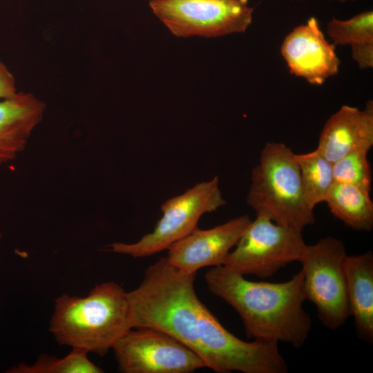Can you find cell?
<instances>
[{
    "label": "cell",
    "mask_w": 373,
    "mask_h": 373,
    "mask_svg": "<svg viewBox=\"0 0 373 373\" xmlns=\"http://www.w3.org/2000/svg\"><path fill=\"white\" fill-rule=\"evenodd\" d=\"M86 350L73 348L63 358L41 354L31 364L20 363L7 372L12 373H102L103 370L91 362Z\"/></svg>",
    "instance_id": "19"
},
{
    "label": "cell",
    "mask_w": 373,
    "mask_h": 373,
    "mask_svg": "<svg viewBox=\"0 0 373 373\" xmlns=\"http://www.w3.org/2000/svg\"><path fill=\"white\" fill-rule=\"evenodd\" d=\"M343 242L332 236L306 246L300 260L305 300L316 307L323 325L330 329L343 326L350 317Z\"/></svg>",
    "instance_id": "6"
},
{
    "label": "cell",
    "mask_w": 373,
    "mask_h": 373,
    "mask_svg": "<svg viewBox=\"0 0 373 373\" xmlns=\"http://www.w3.org/2000/svg\"><path fill=\"white\" fill-rule=\"evenodd\" d=\"M370 192L354 185L334 182L325 202L331 213L347 227L370 231L373 228V202Z\"/></svg>",
    "instance_id": "16"
},
{
    "label": "cell",
    "mask_w": 373,
    "mask_h": 373,
    "mask_svg": "<svg viewBox=\"0 0 373 373\" xmlns=\"http://www.w3.org/2000/svg\"><path fill=\"white\" fill-rule=\"evenodd\" d=\"M278 344L240 339L202 304L198 322L196 353L206 367L218 373H286L287 364Z\"/></svg>",
    "instance_id": "5"
},
{
    "label": "cell",
    "mask_w": 373,
    "mask_h": 373,
    "mask_svg": "<svg viewBox=\"0 0 373 373\" xmlns=\"http://www.w3.org/2000/svg\"><path fill=\"white\" fill-rule=\"evenodd\" d=\"M251 220L240 216L209 229H200L176 241L169 247V261L179 269L196 274L202 267L223 265Z\"/></svg>",
    "instance_id": "12"
},
{
    "label": "cell",
    "mask_w": 373,
    "mask_h": 373,
    "mask_svg": "<svg viewBox=\"0 0 373 373\" xmlns=\"http://www.w3.org/2000/svg\"><path fill=\"white\" fill-rule=\"evenodd\" d=\"M299 1H303V0H299ZM335 1H339V2L344 3V2H347V1H356V0H335Z\"/></svg>",
    "instance_id": "22"
},
{
    "label": "cell",
    "mask_w": 373,
    "mask_h": 373,
    "mask_svg": "<svg viewBox=\"0 0 373 373\" xmlns=\"http://www.w3.org/2000/svg\"><path fill=\"white\" fill-rule=\"evenodd\" d=\"M131 329L127 292L115 282L96 285L86 297L57 298L49 327L60 345L99 356Z\"/></svg>",
    "instance_id": "3"
},
{
    "label": "cell",
    "mask_w": 373,
    "mask_h": 373,
    "mask_svg": "<svg viewBox=\"0 0 373 373\" xmlns=\"http://www.w3.org/2000/svg\"><path fill=\"white\" fill-rule=\"evenodd\" d=\"M195 274L186 273L160 258L145 270L139 286L127 292L133 329H155L196 353L202 303L194 287Z\"/></svg>",
    "instance_id": "2"
},
{
    "label": "cell",
    "mask_w": 373,
    "mask_h": 373,
    "mask_svg": "<svg viewBox=\"0 0 373 373\" xmlns=\"http://www.w3.org/2000/svg\"><path fill=\"white\" fill-rule=\"evenodd\" d=\"M368 151H352L333 163L334 182L356 186L370 191L372 174Z\"/></svg>",
    "instance_id": "20"
},
{
    "label": "cell",
    "mask_w": 373,
    "mask_h": 373,
    "mask_svg": "<svg viewBox=\"0 0 373 373\" xmlns=\"http://www.w3.org/2000/svg\"><path fill=\"white\" fill-rule=\"evenodd\" d=\"M350 316L358 338L373 342V254L347 256L345 262Z\"/></svg>",
    "instance_id": "15"
},
{
    "label": "cell",
    "mask_w": 373,
    "mask_h": 373,
    "mask_svg": "<svg viewBox=\"0 0 373 373\" xmlns=\"http://www.w3.org/2000/svg\"><path fill=\"white\" fill-rule=\"evenodd\" d=\"M373 145V103L361 110L342 106L326 121L320 134L317 150L334 163L356 151H370Z\"/></svg>",
    "instance_id": "13"
},
{
    "label": "cell",
    "mask_w": 373,
    "mask_h": 373,
    "mask_svg": "<svg viewBox=\"0 0 373 373\" xmlns=\"http://www.w3.org/2000/svg\"><path fill=\"white\" fill-rule=\"evenodd\" d=\"M247 204L256 216L299 231L314 222L303 191L295 153L285 144L267 142L251 174Z\"/></svg>",
    "instance_id": "4"
},
{
    "label": "cell",
    "mask_w": 373,
    "mask_h": 373,
    "mask_svg": "<svg viewBox=\"0 0 373 373\" xmlns=\"http://www.w3.org/2000/svg\"><path fill=\"white\" fill-rule=\"evenodd\" d=\"M112 350L123 373H190L206 367L193 350L170 335L152 329H130Z\"/></svg>",
    "instance_id": "10"
},
{
    "label": "cell",
    "mask_w": 373,
    "mask_h": 373,
    "mask_svg": "<svg viewBox=\"0 0 373 373\" xmlns=\"http://www.w3.org/2000/svg\"><path fill=\"white\" fill-rule=\"evenodd\" d=\"M225 204L218 178L215 176L165 201L161 206L162 216L151 232L133 243H111L109 251L142 258L168 249L196 229L203 214L213 212Z\"/></svg>",
    "instance_id": "7"
},
{
    "label": "cell",
    "mask_w": 373,
    "mask_h": 373,
    "mask_svg": "<svg viewBox=\"0 0 373 373\" xmlns=\"http://www.w3.org/2000/svg\"><path fill=\"white\" fill-rule=\"evenodd\" d=\"M1 233H0V239H1Z\"/></svg>",
    "instance_id": "23"
},
{
    "label": "cell",
    "mask_w": 373,
    "mask_h": 373,
    "mask_svg": "<svg viewBox=\"0 0 373 373\" xmlns=\"http://www.w3.org/2000/svg\"><path fill=\"white\" fill-rule=\"evenodd\" d=\"M300 173L305 200L312 210L325 200L334 183L333 163L317 149L295 154Z\"/></svg>",
    "instance_id": "18"
},
{
    "label": "cell",
    "mask_w": 373,
    "mask_h": 373,
    "mask_svg": "<svg viewBox=\"0 0 373 373\" xmlns=\"http://www.w3.org/2000/svg\"><path fill=\"white\" fill-rule=\"evenodd\" d=\"M327 34L334 44L351 47L352 57L361 69L372 68V11L358 13L347 20L333 17L327 23Z\"/></svg>",
    "instance_id": "17"
},
{
    "label": "cell",
    "mask_w": 373,
    "mask_h": 373,
    "mask_svg": "<svg viewBox=\"0 0 373 373\" xmlns=\"http://www.w3.org/2000/svg\"><path fill=\"white\" fill-rule=\"evenodd\" d=\"M306 246L302 231L256 216L223 265L242 276L265 278L292 262H299Z\"/></svg>",
    "instance_id": "8"
},
{
    "label": "cell",
    "mask_w": 373,
    "mask_h": 373,
    "mask_svg": "<svg viewBox=\"0 0 373 373\" xmlns=\"http://www.w3.org/2000/svg\"><path fill=\"white\" fill-rule=\"evenodd\" d=\"M280 54L290 73L313 85H322L339 70L340 60L334 44L325 39L314 17L294 28L285 37Z\"/></svg>",
    "instance_id": "11"
},
{
    "label": "cell",
    "mask_w": 373,
    "mask_h": 373,
    "mask_svg": "<svg viewBox=\"0 0 373 373\" xmlns=\"http://www.w3.org/2000/svg\"><path fill=\"white\" fill-rule=\"evenodd\" d=\"M45 111L46 104L29 93L17 92L0 100V166L26 149Z\"/></svg>",
    "instance_id": "14"
},
{
    "label": "cell",
    "mask_w": 373,
    "mask_h": 373,
    "mask_svg": "<svg viewBox=\"0 0 373 373\" xmlns=\"http://www.w3.org/2000/svg\"><path fill=\"white\" fill-rule=\"evenodd\" d=\"M149 6L169 30L181 37L244 32L254 11L249 0H151Z\"/></svg>",
    "instance_id": "9"
},
{
    "label": "cell",
    "mask_w": 373,
    "mask_h": 373,
    "mask_svg": "<svg viewBox=\"0 0 373 373\" xmlns=\"http://www.w3.org/2000/svg\"><path fill=\"white\" fill-rule=\"evenodd\" d=\"M17 93L15 77L0 59V99L11 97Z\"/></svg>",
    "instance_id": "21"
},
{
    "label": "cell",
    "mask_w": 373,
    "mask_h": 373,
    "mask_svg": "<svg viewBox=\"0 0 373 373\" xmlns=\"http://www.w3.org/2000/svg\"><path fill=\"white\" fill-rule=\"evenodd\" d=\"M209 290L224 300L240 316L245 333L255 341L283 342L302 347L312 329L304 309L302 271L283 283L256 282L224 265L204 275Z\"/></svg>",
    "instance_id": "1"
}]
</instances>
